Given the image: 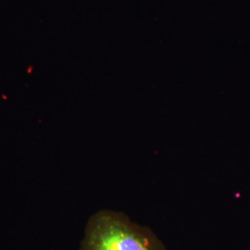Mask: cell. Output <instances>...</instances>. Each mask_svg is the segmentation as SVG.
Segmentation results:
<instances>
[{
	"instance_id": "1",
	"label": "cell",
	"mask_w": 250,
	"mask_h": 250,
	"mask_svg": "<svg viewBox=\"0 0 250 250\" xmlns=\"http://www.w3.org/2000/svg\"><path fill=\"white\" fill-rule=\"evenodd\" d=\"M81 250H165L148 227L121 212L101 210L90 218Z\"/></svg>"
}]
</instances>
